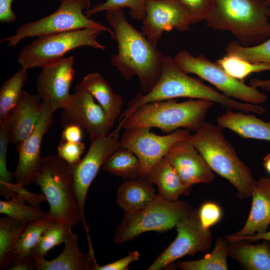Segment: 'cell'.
Masks as SVG:
<instances>
[{
	"label": "cell",
	"mask_w": 270,
	"mask_h": 270,
	"mask_svg": "<svg viewBox=\"0 0 270 270\" xmlns=\"http://www.w3.org/2000/svg\"><path fill=\"white\" fill-rule=\"evenodd\" d=\"M8 143V128L6 120L0 122V188L13 182V174L8 170L6 166V154Z\"/></svg>",
	"instance_id": "39"
},
{
	"label": "cell",
	"mask_w": 270,
	"mask_h": 270,
	"mask_svg": "<svg viewBox=\"0 0 270 270\" xmlns=\"http://www.w3.org/2000/svg\"><path fill=\"white\" fill-rule=\"evenodd\" d=\"M266 2L270 12V0H266Z\"/></svg>",
	"instance_id": "49"
},
{
	"label": "cell",
	"mask_w": 270,
	"mask_h": 270,
	"mask_svg": "<svg viewBox=\"0 0 270 270\" xmlns=\"http://www.w3.org/2000/svg\"><path fill=\"white\" fill-rule=\"evenodd\" d=\"M222 130L218 125L205 121L190 134L188 140L212 172L227 180L236 188L239 198L250 197L256 180L250 168L240 160L225 138Z\"/></svg>",
	"instance_id": "4"
},
{
	"label": "cell",
	"mask_w": 270,
	"mask_h": 270,
	"mask_svg": "<svg viewBox=\"0 0 270 270\" xmlns=\"http://www.w3.org/2000/svg\"><path fill=\"white\" fill-rule=\"evenodd\" d=\"M226 110L217 118L218 125L239 136L270 142V121L265 122L254 114Z\"/></svg>",
	"instance_id": "21"
},
{
	"label": "cell",
	"mask_w": 270,
	"mask_h": 270,
	"mask_svg": "<svg viewBox=\"0 0 270 270\" xmlns=\"http://www.w3.org/2000/svg\"><path fill=\"white\" fill-rule=\"evenodd\" d=\"M27 70L21 67L2 84L0 90V122L6 120L10 111L18 102L26 81Z\"/></svg>",
	"instance_id": "32"
},
{
	"label": "cell",
	"mask_w": 270,
	"mask_h": 270,
	"mask_svg": "<svg viewBox=\"0 0 270 270\" xmlns=\"http://www.w3.org/2000/svg\"><path fill=\"white\" fill-rule=\"evenodd\" d=\"M270 17L266 0H214L205 22L208 28L228 31L240 44L249 46L270 38Z\"/></svg>",
	"instance_id": "3"
},
{
	"label": "cell",
	"mask_w": 270,
	"mask_h": 270,
	"mask_svg": "<svg viewBox=\"0 0 270 270\" xmlns=\"http://www.w3.org/2000/svg\"><path fill=\"white\" fill-rule=\"evenodd\" d=\"M188 98L210 100L220 104L226 110L245 113L262 114L265 108L258 104L239 101L226 96L204 84L200 80L188 76L176 64L173 57L164 56L158 80L148 92L138 93L128 104V108L120 116L121 124L136 109L152 102Z\"/></svg>",
	"instance_id": "2"
},
{
	"label": "cell",
	"mask_w": 270,
	"mask_h": 270,
	"mask_svg": "<svg viewBox=\"0 0 270 270\" xmlns=\"http://www.w3.org/2000/svg\"><path fill=\"white\" fill-rule=\"evenodd\" d=\"M82 137V128L76 125H70L64 128L62 141L80 142Z\"/></svg>",
	"instance_id": "44"
},
{
	"label": "cell",
	"mask_w": 270,
	"mask_h": 270,
	"mask_svg": "<svg viewBox=\"0 0 270 270\" xmlns=\"http://www.w3.org/2000/svg\"><path fill=\"white\" fill-rule=\"evenodd\" d=\"M41 98L23 90L16 104L10 111L6 121L10 143L16 144L32 133L40 120Z\"/></svg>",
	"instance_id": "19"
},
{
	"label": "cell",
	"mask_w": 270,
	"mask_h": 270,
	"mask_svg": "<svg viewBox=\"0 0 270 270\" xmlns=\"http://www.w3.org/2000/svg\"><path fill=\"white\" fill-rule=\"evenodd\" d=\"M198 215L202 226L205 230H209L210 228L220 220L222 216V210L217 203L208 201L203 203L198 208Z\"/></svg>",
	"instance_id": "40"
},
{
	"label": "cell",
	"mask_w": 270,
	"mask_h": 270,
	"mask_svg": "<svg viewBox=\"0 0 270 270\" xmlns=\"http://www.w3.org/2000/svg\"><path fill=\"white\" fill-rule=\"evenodd\" d=\"M142 21V32L156 44L164 32H184L190 26L188 14L178 0H149Z\"/></svg>",
	"instance_id": "16"
},
{
	"label": "cell",
	"mask_w": 270,
	"mask_h": 270,
	"mask_svg": "<svg viewBox=\"0 0 270 270\" xmlns=\"http://www.w3.org/2000/svg\"><path fill=\"white\" fill-rule=\"evenodd\" d=\"M85 148L84 142H82L60 141L58 146V155L70 165L74 166L81 160L80 156Z\"/></svg>",
	"instance_id": "41"
},
{
	"label": "cell",
	"mask_w": 270,
	"mask_h": 270,
	"mask_svg": "<svg viewBox=\"0 0 270 270\" xmlns=\"http://www.w3.org/2000/svg\"><path fill=\"white\" fill-rule=\"evenodd\" d=\"M72 226L62 222H53L43 233L39 242L32 250L35 260L44 258L48 252L56 246L65 244L73 234Z\"/></svg>",
	"instance_id": "31"
},
{
	"label": "cell",
	"mask_w": 270,
	"mask_h": 270,
	"mask_svg": "<svg viewBox=\"0 0 270 270\" xmlns=\"http://www.w3.org/2000/svg\"><path fill=\"white\" fill-rule=\"evenodd\" d=\"M54 222L46 213L42 219L28 222L14 248L11 262L31 254L44 232Z\"/></svg>",
	"instance_id": "30"
},
{
	"label": "cell",
	"mask_w": 270,
	"mask_h": 270,
	"mask_svg": "<svg viewBox=\"0 0 270 270\" xmlns=\"http://www.w3.org/2000/svg\"><path fill=\"white\" fill-rule=\"evenodd\" d=\"M250 243L244 240H226L228 256L236 260L246 270H270V242L264 240L256 245Z\"/></svg>",
	"instance_id": "25"
},
{
	"label": "cell",
	"mask_w": 270,
	"mask_h": 270,
	"mask_svg": "<svg viewBox=\"0 0 270 270\" xmlns=\"http://www.w3.org/2000/svg\"><path fill=\"white\" fill-rule=\"evenodd\" d=\"M118 133L114 131L108 136L90 135V146L84 156L72 166L73 191L78 204L84 228L85 204L88 190L106 159L121 146Z\"/></svg>",
	"instance_id": "11"
},
{
	"label": "cell",
	"mask_w": 270,
	"mask_h": 270,
	"mask_svg": "<svg viewBox=\"0 0 270 270\" xmlns=\"http://www.w3.org/2000/svg\"><path fill=\"white\" fill-rule=\"evenodd\" d=\"M74 56H72L42 68L36 82V90L42 101L50 102L54 111L68 102L70 90L74 78Z\"/></svg>",
	"instance_id": "17"
},
{
	"label": "cell",
	"mask_w": 270,
	"mask_h": 270,
	"mask_svg": "<svg viewBox=\"0 0 270 270\" xmlns=\"http://www.w3.org/2000/svg\"><path fill=\"white\" fill-rule=\"evenodd\" d=\"M226 240L220 238L216 240L210 253L201 259L194 260L176 262L178 268L182 270H227Z\"/></svg>",
	"instance_id": "29"
},
{
	"label": "cell",
	"mask_w": 270,
	"mask_h": 270,
	"mask_svg": "<svg viewBox=\"0 0 270 270\" xmlns=\"http://www.w3.org/2000/svg\"><path fill=\"white\" fill-rule=\"evenodd\" d=\"M164 158L175 169L184 184L211 183L215 176L203 157L188 140L175 142Z\"/></svg>",
	"instance_id": "18"
},
{
	"label": "cell",
	"mask_w": 270,
	"mask_h": 270,
	"mask_svg": "<svg viewBox=\"0 0 270 270\" xmlns=\"http://www.w3.org/2000/svg\"><path fill=\"white\" fill-rule=\"evenodd\" d=\"M150 130L149 128H126L120 140V147L130 150L139 158L141 164L139 178L144 179L175 142L189 140L191 134L188 130L178 129L166 135L160 136Z\"/></svg>",
	"instance_id": "12"
},
{
	"label": "cell",
	"mask_w": 270,
	"mask_h": 270,
	"mask_svg": "<svg viewBox=\"0 0 270 270\" xmlns=\"http://www.w3.org/2000/svg\"><path fill=\"white\" fill-rule=\"evenodd\" d=\"M80 84L97 100L108 121L114 126L116 120L120 116L124 104L122 97L114 92L106 80L98 72L88 74Z\"/></svg>",
	"instance_id": "24"
},
{
	"label": "cell",
	"mask_w": 270,
	"mask_h": 270,
	"mask_svg": "<svg viewBox=\"0 0 270 270\" xmlns=\"http://www.w3.org/2000/svg\"><path fill=\"white\" fill-rule=\"evenodd\" d=\"M14 0H0V22L1 23H12L16 16L12 8Z\"/></svg>",
	"instance_id": "43"
},
{
	"label": "cell",
	"mask_w": 270,
	"mask_h": 270,
	"mask_svg": "<svg viewBox=\"0 0 270 270\" xmlns=\"http://www.w3.org/2000/svg\"><path fill=\"white\" fill-rule=\"evenodd\" d=\"M149 0H106L84 11L88 18L102 11L122 9H129V16L132 19L142 20L146 14V5Z\"/></svg>",
	"instance_id": "36"
},
{
	"label": "cell",
	"mask_w": 270,
	"mask_h": 270,
	"mask_svg": "<svg viewBox=\"0 0 270 270\" xmlns=\"http://www.w3.org/2000/svg\"><path fill=\"white\" fill-rule=\"evenodd\" d=\"M106 172L126 179L140 177V160L130 150L120 147L106 159L102 166Z\"/></svg>",
	"instance_id": "28"
},
{
	"label": "cell",
	"mask_w": 270,
	"mask_h": 270,
	"mask_svg": "<svg viewBox=\"0 0 270 270\" xmlns=\"http://www.w3.org/2000/svg\"><path fill=\"white\" fill-rule=\"evenodd\" d=\"M226 240L229 242H234L237 240H244L250 242H256L258 240H262L270 242V231L266 232L262 234H255L251 236L243 237H236L232 235H229L226 236Z\"/></svg>",
	"instance_id": "46"
},
{
	"label": "cell",
	"mask_w": 270,
	"mask_h": 270,
	"mask_svg": "<svg viewBox=\"0 0 270 270\" xmlns=\"http://www.w3.org/2000/svg\"><path fill=\"white\" fill-rule=\"evenodd\" d=\"M146 180L156 184L158 194L171 202L178 200L182 194L189 195L192 188L184 184L175 169L164 157L152 168Z\"/></svg>",
	"instance_id": "23"
},
{
	"label": "cell",
	"mask_w": 270,
	"mask_h": 270,
	"mask_svg": "<svg viewBox=\"0 0 270 270\" xmlns=\"http://www.w3.org/2000/svg\"><path fill=\"white\" fill-rule=\"evenodd\" d=\"M140 257L138 251L130 252L125 257L112 262L104 266H99L95 264L92 270H128L129 264L135 261H138Z\"/></svg>",
	"instance_id": "42"
},
{
	"label": "cell",
	"mask_w": 270,
	"mask_h": 270,
	"mask_svg": "<svg viewBox=\"0 0 270 270\" xmlns=\"http://www.w3.org/2000/svg\"><path fill=\"white\" fill-rule=\"evenodd\" d=\"M156 196L152 184L146 179H128L118 187L116 202L124 212H132L146 206Z\"/></svg>",
	"instance_id": "26"
},
{
	"label": "cell",
	"mask_w": 270,
	"mask_h": 270,
	"mask_svg": "<svg viewBox=\"0 0 270 270\" xmlns=\"http://www.w3.org/2000/svg\"><path fill=\"white\" fill-rule=\"evenodd\" d=\"M226 54L234 55L252 62L270 64V38L258 44L244 46L236 40L230 42L225 48Z\"/></svg>",
	"instance_id": "35"
},
{
	"label": "cell",
	"mask_w": 270,
	"mask_h": 270,
	"mask_svg": "<svg viewBox=\"0 0 270 270\" xmlns=\"http://www.w3.org/2000/svg\"><path fill=\"white\" fill-rule=\"evenodd\" d=\"M105 20L114 32L118 52L111 58L113 66L126 80L136 76L144 93L149 92L160 77L164 58L158 44L134 28L125 18L122 9L105 12Z\"/></svg>",
	"instance_id": "1"
},
{
	"label": "cell",
	"mask_w": 270,
	"mask_h": 270,
	"mask_svg": "<svg viewBox=\"0 0 270 270\" xmlns=\"http://www.w3.org/2000/svg\"><path fill=\"white\" fill-rule=\"evenodd\" d=\"M216 62L232 78L244 82L254 72L270 70V64L252 62L234 55L226 54Z\"/></svg>",
	"instance_id": "34"
},
{
	"label": "cell",
	"mask_w": 270,
	"mask_h": 270,
	"mask_svg": "<svg viewBox=\"0 0 270 270\" xmlns=\"http://www.w3.org/2000/svg\"><path fill=\"white\" fill-rule=\"evenodd\" d=\"M63 128L76 125L90 135L108 136L113 126L101 106L80 83L71 94L68 103L62 108L60 116Z\"/></svg>",
	"instance_id": "14"
},
{
	"label": "cell",
	"mask_w": 270,
	"mask_h": 270,
	"mask_svg": "<svg viewBox=\"0 0 270 270\" xmlns=\"http://www.w3.org/2000/svg\"><path fill=\"white\" fill-rule=\"evenodd\" d=\"M36 268L35 260L32 254L12 262L7 268L10 270H32Z\"/></svg>",
	"instance_id": "45"
},
{
	"label": "cell",
	"mask_w": 270,
	"mask_h": 270,
	"mask_svg": "<svg viewBox=\"0 0 270 270\" xmlns=\"http://www.w3.org/2000/svg\"><path fill=\"white\" fill-rule=\"evenodd\" d=\"M250 85L256 88L270 92V79L260 80L258 78L252 79Z\"/></svg>",
	"instance_id": "47"
},
{
	"label": "cell",
	"mask_w": 270,
	"mask_h": 270,
	"mask_svg": "<svg viewBox=\"0 0 270 270\" xmlns=\"http://www.w3.org/2000/svg\"><path fill=\"white\" fill-rule=\"evenodd\" d=\"M173 58L176 66L182 71L195 74L226 96L254 104H258L267 100L266 96L258 88L232 78L216 62L210 61L203 54L194 56L188 52L182 50Z\"/></svg>",
	"instance_id": "10"
},
{
	"label": "cell",
	"mask_w": 270,
	"mask_h": 270,
	"mask_svg": "<svg viewBox=\"0 0 270 270\" xmlns=\"http://www.w3.org/2000/svg\"><path fill=\"white\" fill-rule=\"evenodd\" d=\"M263 161V166L265 170L270 174V154L264 157Z\"/></svg>",
	"instance_id": "48"
},
{
	"label": "cell",
	"mask_w": 270,
	"mask_h": 270,
	"mask_svg": "<svg viewBox=\"0 0 270 270\" xmlns=\"http://www.w3.org/2000/svg\"><path fill=\"white\" fill-rule=\"evenodd\" d=\"M24 186L11 182L0 188V196L9 200L14 196H18L30 205L40 208V204L46 202V199L42 194H37L32 193L24 188Z\"/></svg>",
	"instance_id": "38"
},
{
	"label": "cell",
	"mask_w": 270,
	"mask_h": 270,
	"mask_svg": "<svg viewBox=\"0 0 270 270\" xmlns=\"http://www.w3.org/2000/svg\"><path fill=\"white\" fill-rule=\"evenodd\" d=\"M101 30L84 28L54 33L38 37L20 52L18 63L26 69L42 68L59 60L70 50L82 46L104 50L96 40Z\"/></svg>",
	"instance_id": "9"
},
{
	"label": "cell",
	"mask_w": 270,
	"mask_h": 270,
	"mask_svg": "<svg viewBox=\"0 0 270 270\" xmlns=\"http://www.w3.org/2000/svg\"><path fill=\"white\" fill-rule=\"evenodd\" d=\"M90 0H60V5L54 12L38 20L19 26L14 34L0 39L8 47H15L22 40L49 34L84 28H94L108 32L112 38V30L87 17L84 10L90 8Z\"/></svg>",
	"instance_id": "8"
},
{
	"label": "cell",
	"mask_w": 270,
	"mask_h": 270,
	"mask_svg": "<svg viewBox=\"0 0 270 270\" xmlns=\"http://www.w3.org/2000/svg\"><path fill=\"white\" fill-rule=\"evenodd\" d=\"M56 258L35 260L37 270H92L96 263L94 256L82 253L78 247V236L73 234Z\"/></svg>",
	"instance_id": "22"
},
{
	"label": "cell",
	"mask_w": 270,
	"mask_h": 270,
	"mask_svg": "<svg viewBox=\"0 0 270 270\" xmlns=\"http://www.w3.org/2000/svg\"><path fill=\"white\" fill-rule=\"evenodd\" d=\"M54 112L49 102L42 101L37 125L26 140L16 144L18 160L13 173L16 183L28 186L34 183L38 176L42 161V141L52 124Z\"/></svg>",
	"instance_id": "15"
},
{
	"label": "cell",
	"mask_w": 270,
	"mask_h": 270,
	"mask_svg": "<svg viewBox=\"0 0 270 270\" xmlns=\"http://www.w3.org/2000/svg\"><path fill=\"white\" fill-rule=\"evenodd\" d=\"M0 213L28 223L42 220L46 215V212L40 208L26 204L18 196H14L6 200H0Z\"/></svg>",
	"instance_id": "33"
},
{
	"label": "cell",
	"mask_w": 270,
	"mask_h": 270,
	"mask_svg": "<svg viewBox=\"0 0 270 270\" xmlns=\"http://www.w3.org/2000/svg\"><path fill=\"white\" fill-rule=\"evenodd\" d=\"M193 209L187 201L171 202L158 194L146 206L134 212H124L116 228L114 242L120 244L130 241L148 232H166L176 227Z\"/></svg>",
	"instance_id": "7"
},
{
	"label": "cell",
	"mask_w": 270,
	"mask_h": 270,
	"mask_svg": "<svg viewBox=\"0 0 270 270\" xmlns=\"http://www.w3.org/2000/svg\"><path fill=\"white\" fill-rule=\"evenodd\" d=\"M186 9L190 24L206 20L213 7L214 0H178Z\"/></svg>",
	"instance_id": "37"
},
{
	"label": "cell",
	"mask_w": 270,
	"mask_h": 270,
	"mask_svg": "<svg viewBox=\"0 0 270 270\" xmlns=\"http://www.w3.org/2000/svg\"><path fill=\"white\" fill-rule=\"evenodd\" d=\"M176 228V239L154 260L147 270H160L186 256L209 252L212 242V234L202 226L198 208L180 220Z\"/></svg>",
	"instance_id": "13"
},
{
	"label": "cell",
	"mask_w": 270,
	"mask_h": 270,
	"mask_svg": "<svg viewBox=\"0 0 270 270\" xmlns=\"http://www.w3.org/2000/svg\"><path fill=\"white\" fill-rule=\"evenodd\" d=\"M214 104L200 99L150 102L136 109L114 132L118 133L122 128H156L169 134L182 128L194 132L205 122Z\"/></svg>",
	"instance_id": "5"
},
{
	"label": "cell",
	"mask_w": 270,
	"mask_h": 270,
	"mask_svg": "<svg viewBox=\"0 0 270 270\" xmlns=\"http://www.w3.org/2000/svg\"><path fill=\"white\" fill-rule=\"evenodd\" d=\"M252 198L249 216L242 228L232 234L236 237L251 236L267 231L270 225V178L256 180L251 190Z\"/></svg>",
	"instance_id": "20"
},
{
	"label": "cell",
	"mask_w": 270,
	"mask_h": 270,
	"mask_svg": "<svg viewBox=\"0 0 270 270\" xmlns=\"http://www.w3.org/2000/svg\"><path fill=\"white\" fill-rule=\"evenodd\" d=\"M38 185L49 205L46 212L54 222L76 226L82 219L73 191L72 166L58 155L42 158Z\"/></svg>",
	"instance_id": "6"
},
{
	"label": "cell",
	"mask_w": 270,
	"mask_h": 270,
	"mask_svg": "<svg viewBox=\"0 0 270 270\" xmlns=\"http://www.w3.org/2000/svg\"><path fill=\"white\" fill-rule=\"evenodd\" d=\"M28 222L9 216L0 218V269H7L12 259L13 251Z\"/></svg>",
	"instance_id": "27"
}]
</instances>
